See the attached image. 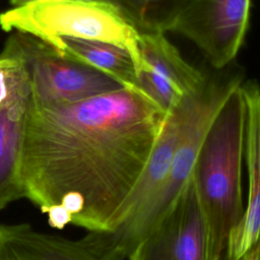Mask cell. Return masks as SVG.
I'll return each mask as SVG.
<instances>
[{
	"label": "cell",
	"mask_w": 260,
	"mask_h": 260,
	"mask_svg": "<svg viewBox=\"0 0 260 260\" xmlns=\"http://www.w3.org/2000/svg\"><path fill=\"white\" fill-rule=\"evenodd\" d=\"M168 114L143 89L125 87L71 104L29 100L19 157L24 197L54 229L110 231Z\"/></svg>",
	"instance_id": "obj_1"
},
{
	"label": "cell",
	"mask_w": 260,
	"mask_h": 260,
	"mask_svg": "<svg viewBox=\"0 0 260 260\" xmlns=\"http://www.w3.org/2000/svg\"><path fill=\"white\" fill-rule=\"evenodd\" d=\"M242 83L231 92L215 115L192 174L205 218L209 260H226L230 236L245 210L242 166L246 105Z\"/></svg>",
	"instance_id": "obj_2"
},
{
	"label": "cell",
	"mask_w": 260,
	"mask_h": 260,
	"mask_svg": "<svg viewBox=\"0 0 260 260\" xmlns=\"http://www.w3.org/2000/svg\"><path fill=\"white\" fill-rule=\"evenodd\" d=\"M241 83L237 75L208 78L202 90L191 99L172 166L157 191L129 220L109 232L87 233L90 243L106 260L128 258L148 230L177 200L192 178L201 145L215 115Z\"/></svg>",
	"instance_id": "obj_3"
},
{
	"label": "cell",
	"mask_w": 260,
	"mask_h": 260,
	"mask_svg": "<svg viewBox=\"0 0 260 260\" xmlns=\"http://www.w3.org/2000/svg\"><path fill=\"white\" fill-rule=\"evenodd\" d=\"M6 32L31 36L55 49L61 39L112 44L126 50L136 71L141 65L139 31L113 6L96 0H39L0 13Z\"/></svg>",
	"instance_id": "obj_4"
},
{
	"label": "cell",
	"mask_w": 260,
	"mask_h": 260,
	"mask_svg": "<svg viewBox=\"0 0 260 260\" xmlns=\"http://www.w3.org/2000/svg\"><path fill=\"white\" fill-rule=\"evenodd\" d=\"M24 65L30 83V100L41 105L79 102L122 87L108 75L61 56L49 45L13 32L3 51Z\"/></svg>",
	"instance_id": "obj_5"
},
{
	"label": "cell",
	"mask_w": 260,
	"mask_h": 260,
	"mask_svg": "<svg viewBox=\"0 0 260 260\" xmlns=\"http://www.w3.org/2000/svg\"><path fill=\"white\" fill-rule=\"evenodd\" d=\"M251 0H194L172 31L194 43L216 69L238 55L250 21Z\"/></svg>",
	"instance_id": "obj_6"
},
{
	"label": "cell",
	"mask_w": 260,
	"mask_h": 260,
	"mask_svg": "<svg viewBox=\"0 0 260 260\" xmlns=\"http://www.w3.org/2000/svg\"><path fill=\"white\" fill-rule=\"evenodd\" d=\"M128 259L209 260L205 218L192 178Z\"/></svg>",
	"instance_id": "obj_7"
},
{
	"label": "cell",
	"mask_w": 260,
	"mask_h": 260,
	"mask_svg": "<svg viewBox=\"0 0 260 260\" xmlns=\"http://www.w3.org/2000/svg\"><path fill=\"white\" fill-rule=\"evenodd\" d=\"M138 43L139 83L167 113L204 87L207 78L181 56L165 32H139Z\"/></svg>",
	"instance_id": "obj_8"
},
{
	"label": "cell",
	"mask_w": 260,
	"mask_h": 260,
	"mask_svg": "<svg viewBox=\"0 0 260 260\" xmlns=\"http://www.w3.org/2000/svg\"><path fill=\"white\" fill-rule=\"evenodd\" d=\"M11 57L15 61L9 68V93L0 106V210L24 197L19 157L22 125L30 100V83L22 62Z\"/></svg>",
	"instance_id": "obj_9"
},
{
	"label": "cell",
	"mask_w": 260,
	"mask_h": 260,
	"mask_svg": "<svg viewBox=\"0 0 260 260\" xmlns=\"http://www.w3.org/2000/svg\"><path fill=\"white\" fill-rule=\"evenodd\" d=\"M241 87L246 105L245 158L249 191L243 217L230 236L226 260H241L260 241V84L248 81Z\"/></svg>",
	"instance_id": "obj_10"
},
{
	"label": "cell",
	"mask_w": 260,
	"mask_h": 260,
	"mask_svg": "<svg viewBox=\"0 0 260 260\" xmlns=\"http://www.w3.org/2000/svg\"><path fill=\"white\" fill-rule=\"evenodd\" d=\"M0 260H106L84 236L68 239L28 223L0 224Z\"/></svg>",
	"instance_id": "obj_11"
},
{
	"label": "cell",
	"mask_w": 260,
	"mask_h": 260,
	"mask_svg": "<svg viewBox=\"0 0 260 260\" xmlns=\"http://www.w3.org/2000/svg\"><path fill=\"white\" fill-rule=\"evenodd\" d=\"M193 96L187 98L176 110L168 114L165 126L150 152L146 165L110 231L132 218L165 181L172 166Z\"/></svg>",
	"instance_id": "obj_12"
},
{
	"label": "cell",
	"mask_w": 260,
	"mask_h": 260,
	"mask_svg": "<svg viewBox=\"0 0 260 260\" xmlns=\"http://www.w3.org/2000/svg\"><path fill=\"white\" fill-rule=\"evenodd\" d=\"M54 50L61 56L108 75L122 87L142 89L133 59L121 47L98 41L64 38Z\"/></svg>",
	"instance_id": "obj_13"
},
{
	"label": "cell",
	"mask_w": 260,
	"mask_h": 260,
	"mask_svg": "<svg viewBox=\"0 0 260 260\" xmlns=\"http://www.w3.org/2000/svg\"><path fill=\"white\" fill-rule=\"evenodd\" d=\"M113 6L139 32H167L194 0H96Z\"/></svg>",
	"instance_id": "obj_14"
},
{
	"label": "cell",
	"mask_w": 260,
	"mask_h": 260,
	"mask_svg": "<svg viewBox=\"0 0 260 260\" xmlns=\"http://www.w3.org/2000/svg\"><path fill=\"white\" fill-rule=\"evenodd\" d=\"M14 61L13 57L4 53L0 54V106L6 101L9 93V68Z\"/></svg>",
	"instance_id": "obj_15"
},
{
	"label": "cell",
	"mask_w": 260,
	"mask_h": 260,
	"mask_svg": "<svg viewBox=\"0 0 260 260\" xmlns=\"http://www.w3.org/2000/svg\"><path fill=\"white\" fill-rule=\"evenodd\" d=\"M259 243V242H258ZM258 255H259V246L258 244L251 250L249 251L241 260H258Z\"/></svg>",
	"instance_id": "obj_16"
},
{
	"label": "cell",
	"mask_w": 260,
	"mask_h": 260,
	"mask_svg": "<svg viewBox=\"0 0 260 260\" xmlns=\"http://www.w3.org/2000/svg\"><path fill=\"white\" fill-rule=\"evenodd\" d=\"M35 1H39V0H9V2L13 5V6H21V5H25Z\"/></svg>",
	"instance_id": "obj_17"
},
{
	"label": "cell",
	"mask_w": 260,
	"mask_h": 260,
	"mask_svg": "<svg viewBox=\"0 0 260 260\" xmlns=\"http://www.w3.org/2000/svg\"><path fill=\"white\" fill-rule=\"evenodd\" d=\"M258 246H259V255H258V260H260V241L258 243Z\"/></svg>",
	"instance_id": "obj_18"
}]
</instances>
